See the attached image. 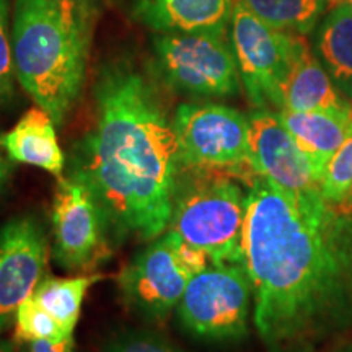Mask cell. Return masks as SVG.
<instances>
[{
	"mask_svg": "<svg viewBox=\"0 0 352 352\" xmlns=\"http://www.w3.org/2000/svg\"><path fill=\"white\" fill-rule=\"evenodd\" d=\"M243 256L254 324L271 352H305L352 316V214L254 176Z\"/></svg>",
	"mask_w": 352,
	"mask_h": 352,
	"instance_id": "6da1fadb",
	"label": "cell"
},
{
	"mask_svg": "<svg viewBox=\"0 0 352 352\" xmlns=\"http://www.w3.org/2000/svg\"><path fill=\"white\" fill-rule=\"evenodd\" d=\"M95 126L72 151L69 175L91 189L113 240L152 241L168 228L182 175L173 120L155 87L129 64L101 70Z\"/></svg>",
	"mask_w": 352,
	"mask_h": 352,
	"instance_id": "7a4b0ae2",
	"label": "cell"
},
{
	"mask_svg": "<svg viewBox=\"0 0 352 352\" xmlns=\"http://www.w3.org/2000/svg\"><path fill=\"white\" fill-rule=\"evenodd\" d=\"M90 7L59 0H15L12 47L16 80L60 126L85 78Z\"/></svg>",
	"mask_w": 352,
	"mask_h": 352,
	"instance_id": "3957f363",
	"label": "cell"
},
{
	"mask_svg": "<svg viewBox=\"0 0 352 352\" xmlns=\"http://www.w3.org/2000/svg\"><path fill=\"white\" fill-rule=\"evenodd\" d=\"M246 192L220 171L182 170L166 230L220 264H245Z\"/></svg>",
	"mask_w": 352,
	"mask_h": 352,
	"instance_id": "277c9868",
	"label": "cell"
},
{
	"mask_svg": "<svg viewBox=\"0 0 352 352\" xmlns=\"http://www.w3.org/2000/svg\"><path fill=\"white\" fill-rule=\"evenodd\" d=\"M152 69L170 90L196 98L230 96L240 90V72L226 33H153Z\"/></svg>",
	"mask_w": 352,
	"mask_h": 352,
	"instance_id": "5b68a950",
	"label": "cell"
},
{
	"mask_svg": "<svg viewBox=\"0 0 352 352\" xmlns=\"http://www.w3.org/2000/svg\"><path fill=\"white\" fill-rule=\"evenodd\" d=\"M182 170L220 171L252 183L250 120L214 103H183L173 116Z\"/></svg>",
	"mask_w": 352,
	"mask_h": 352,
	"instance_id": "8992f818",
	"label": "cell"
},
{
	"mask_svg": "<svg viewBox=\"0 0 352 352\" xmlns=\"http://www.w3.org/2000/svg\"><path fill=\"white\" fill-rule=\"evenodd\" d=\"M252 296L245 264H210L191 277L176 315L182 327L201 340H240L248 331Z\"/></svg>",
	"mask_w": 352,
	"mask_h": 352,
	"instance_id": "52a82bcc",
	"label": "cell"
},
{
	"mask_svg": "<svg viewBox=\"0 0 352 352\" xmlns=\"http://www.w3.org/2000/svg\"><path fill=\"white\" fill-rule=\"evenodd\" d=\"M51 227L52 258L65 271H91L111 256L109 220L91 189L76 176L57 179Z\"/></svg>",
	"mask_w": 352,
	"mask_h": 352,
	"instance_id": "ba28073f",
	"label": "cell"
},
{
	"mask_svg": "<svg viewBox=\"0 0 352 352\" xmlns=\"http://www.w3.org/2000/svg\"><path fill=\"white\" fill-rule=\"evenodd\" d=\"M230 38L240 78L252 103L259 109L270 103L280 108V85L297 34L271 28L235 0Z\"/></svg>",
	"mask_w": 352,
	"mask_h": 352,
	"instance_id": "9c48e42d",
	"label": "cell"
},
{
	"mask_svg": "<svg viewBox=\"0 0 352 352\" xmlns=\"http://www.w3.org/2000/svg\"><path fill=\"white\" fill-rule=\"evenodd\" d=\"M191 274L176 253L170 232L147 241L118 274L126 307L151 323L165 321L182 300Z\"/></svg>",
	"mask_w": 352,
	"mask_h": 352,
	"instance_id": "30bf717a",
	"label": "cell"
},
{
	"mask_svg": "<svg viewBox=\"0 0 352 352\" xmlns=\"http://www.w3.org/2000/svg\"><path fill=\"white\" fill-rule=\"evenodd\" d=\"M47 253L46 230L36 215H19L0 228V334L44 279Z\"/></svg>",
	"mask_w": 352,
	"mask_h": 352,
	"instance_id": "8fae6325",
	"label": "cell"
},
{
	"mask_svg": "<svg viewBox=\"0 0 352 352\" xmlns=\"http://www.w3.org/2000/svg\"><path fill=\"white\" fill-rule=\"evenodd\" d=\"M250 164L256 176L289 191L320 189L321 173L298 147L277 114L258 109L250 114Z\"/></svg>",
	"mask_w": 352,
	"mask_h": 352,
	"instance_id": "7c38bea8",
	"label": "cell"
},
{
	"mask_svg": "<svg viewBox=\"0 0 352 352\" xmlns=\"http://www.w3.org/2000/svg\"><path fill=\"white\" fill-rule=\"evenodd\" d=\"M235 0H127L129 15L153 33H226Z\"/></svg>",
	"mask_w": 352,
	"mask_h": 352,
	"instance_id": "4fadbf2b",
	"label": "cell"
},
{
	"mask_svg": "<svg viewBox=\"0 0 352 352\" xmlns=\"http://www.w3.org/2000/svg\"><path fill=\"white\" fill-rule=\"evenodd\" d=\"M351 108L352 104L338 94L307 39L297 34L287 74L280 85V109L346 111Z\"/></svg>",
	"mask_w": 352,
	"mask_h": 352,
	"instance_id": "5bb4252c",
	"label": "cell"
},
{
	"mask_svg": "<svg viewBox=\"0 0 352 352\" xmlns=\"http://www.w3.org/2000/svg\"><path fill=\"white\" fill-rule=\"evenodd\" d=\"M56 126L51 114L36 104L2 135L3 151L12 162L38 166L60 178L65 168V155L57 140Z\"/></svg>",
	"mask_w": 352,
	"mask_h": 352,
	"instance_id": "9a60e30c",
	"label": "cell"
},
{
	"mask_svg": "<svg viewBox=\"0 0 352 352\" xmlns=\"http://www.w3.org/2000/svg\"><path fill=\"white\" fill-rule=\"evenodd\" d=\"M302 152L323 176L324 166L341 147L352 129V108L346 111H290L277 113Z\"/></svg>",
	"mask_w": 352,
	"mask_h": 352,
	"instance_id": "2e32d148",
	"label": "cell"
},
{
	"mask_svg": "<svg viewBox=\"0 0 352 352\" xmlns=\"http://www.w3.org/2000/svg\"><path fill=\"white\" fill-rule=\"evenodd\" d=\"M318 52L329 76L342 90L352 87V8L342 2L333 7L320 26Z\"/></svg>",
	"mask_w": 352,
	"mask_h": 352,
	"instance_id": "e0dca14e",
	"label": "cell"
},
{
	"mask_svg": "<svg viewBox=\"0 0 352 352\" xmlns=\"http://www.w3.org/2000/svg\"><path fill=\"white\" fill-rule=\"evenodd\" d=\"M103 274H80L76 277H44L33 297L59 321L67 331L74 333L80 318L83 300L88 289L103 279Z\"/></svg>",
	"mask_w": 352,
	"mask_h": 352,
	"instance_id": "ac0fdd59",
	"label": "cell"
},
{
	"mask_svg": "<svg viewBox=\"0 0 352 352\" xmlns=\"http://www.w3.org/2000/svg\"><path fill=\"white\" fill-rule=\"evenodd\" d=\"M271 28L305 34L314 30L327 0H236Z\"/></svg>",
	"mask_w": 352,
	"mask_h": 352,
	"instance_id": "d6986e66",
	"label": "cell"
},
{
	"mask_svg": "<svg viewBox=\"0 0 352 352\" xmlns=\"http://www.w3.org/2000/svg\"><path fill=\"white\" fill-rule=\"evenodd\" d=\"M13 341L15 344H30L34 341H63L74 336L50 311L39 303L33 294L20 303L13 316Z\"/></svg>",
	"mask_w": 352,
	"mask_h": 352,
	"instance_id": "ffe728a7",
	"label": "cell"
},
{
	"mask_svg": "<svg viewBox=\"0 0 352 352\" xmlns=\"http://www.w3.org/2000/svg\"><path fill=\"white\" fill-rule=\"evenodd\" d=\"M352 189V129L344 142L324 166L320 192L328 202L338 206Z\"/></svg>",
	"mask_w": 352,
	"mask_h": 352,
	"instance_id": "44dd1931",
	"label": "cell"
},
{
	"mask_svg": "<svg viewBox=\"0 0 352 352\" xmlns=\"http://www.w3.org/2000/svg\"><path fill=\"white\" fill-rule=\"evenodd\" d=\"M100 352H186L162 336L148 329H124L116 333L104 342Z\"/></svg>",
	"mask_w": 352,
	"mask_h": 352,
	"instance_id": "7402d4cb",
	"label": "cell"
},
{
	"mask_svg": "<svg viewBox=\"0 0 352 352\" xmlns=\"http://www.w3.org/2000/svg\"><path fill=\"white\" fill-rule=\"evenodd\" d=\"M10 2L0 0V100H7L15 88V63H13L12 32L8 30Z\"/></svg>",
	"mask_w": 352,
	"mask_h": 352,
	"instance_id": "603a6c76",
	"label": "cell"
},
{
	"mask_svg": "<svg viewBox=\"0 0 352 352\" xmlns=\"http://www.w3.org/2000/svg\"><path fill=\"white\" fill-rule=\"evenodd\" d=\"M28 352H76V340L70 336L63 341H34Z\"/></svg>",
	"mask_w": 352,
	"mask_h": 352,
	"instance_id": "cb8c5ba5",
	"label": "cell"
},
{
	"mask_svg": "<svg viewBox=\"0 0 352 352\" xmlns=\"http://www.w3.org/2000/svg\"><path fill=\"white\" fill-rule=\"evenodd\" d=\"M3 145H2V135H0V192H2V189L6 188L7 184V179L8 176H10V171H12V165L10 162H8V158L3 155Z\"/></svg>",
	"mask_w": 352,
	"mask_h": 352,
	"instance_id": "d4e9b609",
	"label": "cell"
},
{
	"mask_svg": "<svg viewBox=\"0 0 352 352\" xmlns=\"http://www.w3.org/2000/svg\"><path fill=\"white\" fill-rule=\"evenodd\" d=\"M338 208H340L342 212L346 214H352V189L349 191V195H347V197L344 201L341 202V204H338Z\"/></svg>",
	"mask_w": 352,
	"mask_h": 352,
	"instance_id": "484cf974",
	"label": "cell"
},
{
	"mask_svg": "<svg viewBox=\"0 0 352 352\" xmlns=\"http://www.w3.org/2000/svg\"><path fill=\"white\" fill-rule=\"evenodd\" d=\"M0 352H20L16 349V346L13 342L8 341H0Z\"/></svg>",
	"mask_w": 352,
	"mask_h": 352,
	"instance_id": "4316f807",
	"label": "cell"
},
{
	"mask_svg": "<svg viewBox=\"0 0 352 352\" xmlns=\"http://www.w3.org/2000/svg\"><path fill=\"white\" fill-rule=\"evenodd\" d=\"M59 2H67V3H77V6H88V0H59Z\"/></svg>",
	"mask_w": 352,
	"mask_h": 352,
	"instance_id": "83f0119b",
	"label": "cell"
},
{
	"mask_svg": "<svg viewBox=\"0 0 352 352\" xmlns=\"http://www.w3.org/2000/svg\"><path fill=\"white\" fill-rule=\"evenodd\" d=\"M344 2V0H327V6L328 7H336V6H340V3H342Z\"/></svg>",
	"mask_w": 352,
	"mask_h": 352,
	"instance_id": "f1b7e54d",
	"label": "cell"
},
{
	"mask_svg": "<svg viewBox=\"0 0 352 352\" xmlns=\"http://www.w3.org/2000/svg\"><path fill=\"white\" fill-rule=\"evenodd\" d=\"M344 2H346V3H349L351 8H352V0H344Z\"/></svg>",
	"mask_w": 352,
	"mask_h": 352,
	"instance_id": "f546056e",
	"label": "cell"
},
{
	"mask_svg": "<svg viewBox=\"0 0 352 352\" xmlns=\"http://www.w3.org/2000/svg\"><path fill=\"white\" fill-rule=\"evenodd\" d=\"M349 94H351V96H352V87H351V91H349Z\"/></svg>",
	"mask_w": 352,
	"mask_h": 352,
	"instance_id": "4dcf8cb0",
	"label": "cell"
}]
</instances>
